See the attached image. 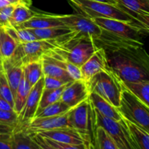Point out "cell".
Returning <instances> with one entry per match:
<instances>
[{
  "mask_svg": "<svg viewBox=\"0 0 149 149\" xmlns=\"http://www.w3.org/2000/svg\"><path fill=\"white\" fill-rule=\"evenodd\" d=\"M135 149H149V132L122 117Z\"/></svg>",
  "mask_w": 149,
  "mask_h": 149,
  "instance_id": "obj_20",
  "label": "cell"
},
{
  "mask_svg": "<svg viewBox=\"0 0 149 149\" xmlns=\"http://www.w3.org/2000/svg\"><path fill=\"white\" fill-rule=\"evenodd\" d=\"M42 63L44 76L61 79L64 81H68V82L74 81L70 77L68 73L63 68H61L59 65H58L56 63L54 62L53 60L49 55L45 54L42 57Z\"/></svg>",
  "mask_w": 149,
  "mask_h": 149,
  "instance_id": "obj_21",
  "label": "cell"
},
{
  "mask_svg": "<svg viewBox=\"0 0 149 149\" xmlns=\"http://www.w3.org/2000/svg\"><path fill=\"white\" fill-rule=\"evenodd\" d=\"M49 42L54 45L52 52L79 68L97 49L91 39L74 31Z\"/></svg>",
  "mask_w": 149,
  "mask_h": 149,
  "instance_id": "obj_3",
  "label": "cell"
},
{
  "mask_svg": "<svg viewBox=\"0 0 149 149\" xmlns=\"http://www.w3.org/2000/svg\"><path fill=\"white\" fill-rule=\"evenodd\" d=\"M0 70H3V58L0 52Z\"/></svg>",
  "mask_w": 149,
  "mask_h": 149,
  "instance_id": "obj_44",
  "label": "cell"
},
{
  "mask_svg": "<svg viewBox=\"0 0 149 149\" xmlns=\"http://www.w3.org/2000/svg\"><path fill=\"white\" fill-rule=\"evenodd\" d=\"M18 44L9 34L4 26H0V52L3 61L13 55Z\"/></svg>",
  "mask_w": 149,
  "mask_h": 149,
  "instance_id": "obj_25",
  "label": "cell"
},
{
  "mask_svg": "<svg viewBox=\"0 0 149 149\" xmlns=\"http://www.w3.org/2000/svg\"><path fill=\"white\" fill-rule=\"evenodd\" d=\"M90 90L87 82L82 79L68 83L63 91L61 100L70 109H73L84 100L88 99Z\"/></svg>",
  "mask_w": 149,
  "mask_h": 149,
  "instance_id": "obj_14",
  "label": "cell"
},
{
  "mask_svg": "<svg viewBox=\"0 0 149 149\" xmlns=\"http://www.w3.org/2000/svg\"><path fill=\"white\" fill-rule=\"evenodd\" d=\"M14 128L0 125V149H13L12 135Z\"/></svg>",
  "mask_w": 149,
  "mask_h": 149,
  "instance_id": "obj_34",
  "label": "cell"
},
{
  "mask_svg": "<svg viewBox=\"0 0 149 149\" xmlns=\"http://www.w3.org/2000/svg\"><path fill=\"white\" fill-rule=\"evenodd\" d=\"M64 26L78 35L89 38L97 49L103 48L106 52L116 50L129 46H143L138 43L123 39L96 24L91 18L81 14L58 15Z\"/></svg>",
  "mask_w": 149,
  "mask_h": 149,
  "instance_id": "obj_2",
  "label": "cell"
},
{
  "mask_svg": "<svg viewBox=\"0 0 149 149\" xmlns=\"http://www.w3.org/2000/svg\"><path fill=\"white\" fill-rule=\"evenodd\" d=\"M6 1L10 4L17 6V5H24L26 7H30L32 4L31 0H5Z\"/></svg>",
  "mask_w": 149,
  "mask_h": 149,
  "instance_id": "obj_40",
  "label": "cell"
},
{
  "mask_svg": "<svg viewBox=\"0 0 149 149\" xmlns=\"http://www.w3.org/2000/svg\"><path fill=\"white\" fill-rule=\"evenodd\" d=\"M117 109L122 117L149 132V106L124 87Z\"/></svg>",
  "mask_w": 149,
  "mask_h": 149,
  "instance_id": "obj_6",
  "label": "cell"
},
{
  "mask_svg": "<svg viewBox=\"0 0 149 149\" xmlns=\"http://www.w3.org/2000/svg\"><path fill=\"white\" fill-rule=\"evenodd\" d=\"M68 111L58 116L33 118L23 130L29 135H33L58 128L71 127L68 122Z\"/></svg>",
  "mask_w": 149,
  "mask_h": 149,
  "instance_id": "obj_12",
  "label": "cell"
},
{
  "mask_svg": "<svg viewBox=\"0 0 149 149\" xmlns=\"http://www.w3.org/2000/svg\"><path fill=\"white\" fill-rule=\"evenodd\" d=\"M43 89L44 76L31 88L26 103L18 114L17 123L14 130H23L34 118Z\"/></svg>",
  "mask_w": 149,
  "mask_h": 149,
  "instance_id": "obj_10",
  "label": "cell"
},
{
  "mask_svg": "<svg viewBox=\"0 0 149 149\" xmlns=\"http://www.w3.org/2000/svg\"><path fill=\"white\" fill-rule=\"evenodd\" d=\"M7 4H10L7 1H6L5 0H0V9L4 7V6L7 5Z\"/></svg>",
  "mask_w": 149,
  "mask_h": 149,
  "instance_id": "obj_43",
  "label": "cell"
},
{
  "mask_svg": "<svg viewBox=\"0 0 149 149\" xmlns=\"http://www.w3.org/2000/svg\"><path fill=\"white\" fill-rule=\"evenodd\" d=\"M37 134L43 138H47V139L52 140L56 142L74 144V145L86 143L89 144L93 147L91 141L88 138L71 127L58 128V129L52 130L44 131Z\"/></svg>",
  "mask_w": 149,
  "mask_h": 149,
  "instance_id": "obj_13",
  "label": "cell"
},
{
  "mask_svg": "<svg viewBox=\"0 0 149 149\" xmlns=\"http://www.w3.org/2000/svg\"><path fill=\"white\" fill-rule=\"evenodd\" d=\"M109 68L123 81H149V57L143 46L106 52Z\"/></svg>",
  "mask_w": 149,
  "mask_h": 149,
  "instance_id": "obj_1",
  "label": "cell"
},
{
  "mask_svg": "<svg viewBox=\"0 0 149 149\" xmlns=\"http://www.w3.org/2000/svg\"><path fill=\"white\" fill-rule=\"evenodd\" d=\"M107 68L109 65L106 50L103 48H98L80 67L81 79L87 83L95 74Z\"/></svg>",
  "mask_w": 149,
  "mask_h": 149,
  "instance_id": "obj_16",
  "label": "cell"
},
{
  "mask_svg": "<svg viewBox=\"0 0 149 149\" xmlns=\"http://www.w3.org/2000/svg\"><path fill=\"white\" fill-rule=\"evenodd\" d=\"M91 19L103 29L132 42L143 44V39L144 36L148 33V30L136 23L102 17Z\"/></svg>",
  "mask_w": 149,
  "mask_h": 149,
  "instance_id": "obj_8",
  "label": "cell"
},
{
  "mask_svg": "<svg viewBox=\"0 0 149 149\" xmlns=\"http://www.w3.org/2000/svg\"><path fill=\"white\" fill-rule=\"evenodd\" d=\"M71 109H70L67 105H65L63 102L60 100L41 110L36 111L34 118L48 117V116L62 115L69 111Z\"/></svg>",
  "mask_w": 149,
  "mask_h": 149,
  "instance_id": "obj_31",
  "label": "cell"
},
{
  "mask_svg": "<svg viewBox=\"0 0 149 149\" xmlns=\"http://www.w3.org/2000/svg\"><path fill=\"white\" fill-rule=\"evenodd\" d=\"M90 1H95V2L106 3V4H113V5H118L117 0H90Z\"/></svg>",
  "mask_w": 149,
  "mask_h": 149,
  "instance_id": "obj_42",
  "label": "cell"
},
{
  "mask_svg": "<svg viewBox=\"0 0 149 149\" xmlns=\"http://www.w3.org/2000/svg\"><path fill=\"white\" fill-rule=\"evenodd\" d=\"M0 110L14 111L13 107L3 97H0Z\"/></svg>",
  "mask_w": 149,
  "mask_h": 149,
  "instance_id": "obj_41",
  "label": "cell"
},
{
  "mask_svg": "<svg viewBox=\"0 0 149 149\" xmlns=\"http://www.w3.org/2000/svg\"><path fill=\"white\" fill-rule=\"evenodd\" d=\"M23 75L31 87L44 76L42 60L29 63L23 65Z\"/></svg>",
  "mask_w": 149,
  "mask_h": 149,
  "instance_id": "obj_27",
  "label": "cell"
},
{
  "mask_svg": "<svg viewBox=\"0 0 149 149\" xmlns=\"http://www.w3.org/2000/svg\"><path fill=\"white\" fill-rule=\"evenodd\" d=\"M31 88V87L29 84L27 80L26 79L23 72V76H22L20 82L17 87V90H16L14 97H13L14 98V107H13V109L17 114H19L20 111L23 109L28 95L29 94Z\"/></svg>",
  "mask_w": 149,
  "mask_h": 149,
  "instance_id": "obj_26",
  "label": "cell"
},
{
  "mask_svg": "<svg viewBox=\"0 0 149 149\" xmlns=\"http://www.w3.org/2000/svg\"><path fill=\"white\" fill-rule=\"evenodd\" d=\"M31 135L33 141L38 145L39 149H56L52 147V146L49 145V144H48L45 140V138L41 136V135H39V134H33V135Z\"/></svg>",
  "mask_w": 149,
  "mask_h": 149,
  "instance_id": "obj_39",
  "label": "cell"
},
{
  "mask_svg": "<svg viewBox=\"0 0 149 149\" xmlns=\"http://www.w3.org/2000/svg\"><path fill=\"white\" fill-rule=\"evenodd\" d=\"M122 85L141 102L149 106V81H123Z\"/></svg>",
  "mask_w": 149,
  "mask_h": 149,
  "instance_id": "obj_22",
  "label": "cell"
},
{
  "mask_svg": "<svg viewBox=\"0 0 149 149\" xmlns=\"http://www.w3.org/2000/svg\"><path fill=\"white\" fill-rule=\"evenodd\" d=\"M68 81H64L55 77L44 76V89H57L68 84Z\"/></svg>",
  "mask_w": 149,
  "mask_h": 149,
  "instance_id": "obj_38",
  "label": "cell"
},
{
  "mask_svg": "<svg viewBox=\"0 0 149 149\" xmlns=\"http://www.w3.org/2000/svg\"><path fill=\"white\" fill-rule=\"evenodd\" d=\"M90 122L93 129L96 127H103L114 141L118 148L135 149L122 118L120 121H115L105 117L91 106Z\"/></svg>",
  "mask_w": 149,
  "mask_h": 149,
  "instance_id": "obj_7",
  "label": "cell"
},
{
  "mask_svg": "<svg viewBox=\"0 0 149 149\" xmlns=\"http://www.w3.org/2000/svg\"><path fill=\"white\" fill-rule=\"evenodd\" d=\"M68 1L71 5L74 7V8L79 10L82 13L81 15L87 16L90 18L102 17V18L114 19V20L136 23L143 26L132 15L128 14L127 12L124 11L117 5L95 2L90 0H68Z\"/></svg>",
  "mask_w": 149,
  "mask_h": 149,
  "instance_id": "obj_5",
  "label": "cell"
},
{
  "mask_svg": "<svg viewBox=\"0 0 149 149\" xmlns=\"http://www.w3.org/2000/svg\"><path fill=\"white\" fill-rule=\"evenodd\" d=\"M68 84L57 89H43L37 110H41L52 103L61 100L63 91Z\"/></svg>",
  "mask_w": 149,
  "mask_h": 149,
  "instance_id": "obj_32",
  "label": "cell"
},
{
  "mask_svg": "<svg viewBox=\"0 0 149 149\" xmlns=\"http://www.w3.org/2000/svg\"><path fill=\"white\" fill-rule=\"evenodd\" d=\"M95 147L94 149H118L109 134L101 127H96L94 129Z\"/></svg>",
  "mask_w": 149,
  "mask_h": 149,
  "instance_id": "obj_30",
  "label": "cell"
},
{
  "mask_svg": "<svg viewBox=\"0 0 149 149\" xmlns=\"http://www.w3.org/2000/svg\"><path fill=\"white\" fill-rule=\"evenodd\" d=\"M23 65L21 63L15 62L10 58L3 61V70L11 89L13 97L23 76Z\"/></svg>",
  "mask_w": 149,
  "mask_h": 149,
  "instance_id": "obj_19",
  "label": "cell"
},
{
  "mask_svg": "<svg viewBox=\"0 0 149 149\" xmlns=\"http://www.w3.org/2000/svg\"><path fill=\"white\" fill-rule=\"evenodd\" d=\"M15 32L16 35H17V39L18 44L26 43V42L39 40L31 29H17V28H15Z\"/></svg>",
  "mask_w": 149,
  "mask_h": 149,
  "instance_id": "obj_36",
  "label": "cell"
},
{
  "mask_svg": "<svg viewBox=\"0 0 149 149\" xmlns=\"http://www.w3.org/2000/svg\"><path fill=\"white\" fill-rule=\"evenodd\" d=\"M58 26H65L59 19L58 15L36 12V15L29 20L13 27L17 29H38Z\"/></svg>",
  "mask_w": 149,
  "mask_h": 149,
  "instance_id": "obj_17",
  "label": "cell"
},
{
  "mask_svg": "<svg viewBox=\"0 0 149 149\" xmlns=\"http://www.w3.org/2000/svg\"><path fill=\"white\" fill-rule=\"evenodd\" d=\"M36 12L31 10L24 5H17L15 7L12 15L9 20V25L16 26L27 21L36 15Z\"/></svg>",
  "mask_w": 149,
  "mask_h": 149,
  "instance_id": "obj_29",
  "label": "cell"
},
{
  "mask_svg": "<svg viewBox=\"0 0 149 149\" xmlns=\"http://www.w3.org/2000/svg\"><path fill=\"white\" fill-rule=\"evenodd\" d=\"M87 84L90 93H97L113 106L119 107L123 86L120 78L110 68L97 73Z\"/></svg>",
  "mask_w": 149,
  "mask_h": 149,
  "instance_id": "obj_4",
  "label": "cell"
},
{
  "mask_svg": "<svg viewBox=\"0 0 149 149\" xmlns=\"http://www.w3.org/2000/svg\"><path fill=\"white\" fill-rule=\"evenodd\" d=\"M89 100L92 107L102 116L115 121H120L122 119V116L117 108L111 104L97 93H90Z\"/></svg>",
  "mask_w": 149,
  "mask_h": 149,
  "instance_id": "obj_18",
  "label": "cell"
},
{
  "mask_svg": "<svg viewBox=\"0 0 149 149\" xmlns=\"http://www.w3.org/2000/svg\"><path fill=\"white\" fill-rule=\"evenodd\" d=\"M91 115V105L89 97L68 111V119L70 127L76 130L90 140V122Z\"/></svg>",
  "mask_w": 149,
  "mask_h": 149,
  "instance_id": "obj_11",
  "label": "cell"
},
{
  "mask_svg": "<svg viewBox=\"0 0 149 149\" xmlns=\"http://www.w3.org/2000/svg\"><path fill=\"white\" fill-rule=\"evenodd\" d=\"M49 41L36 40L19 44L10 59L24 65L29 63L42 60V57L53 48Z\"/></svg>",
  "mask_w": 149,
  "mask_h": 149,
  "instance_id": "obj_9",
  "label": "cell"
},
{
  "mask_svg": "<svg viewBox=\"0 0 149 149\" xmlns=\"http://www.w3.org/2000/svg\"><path fill=\"white\" fill-rule=\"evenodd\" d=\"M46 55H49L53 60L54 62L56 63L61 68H63L74 81L81 79V73L79 67L68 62V61L63 59L59 55H56L51 50H49L47 53H46Z\"/></svg>",
  "mask_w": 149,
  "mask_h": 149,
  "instance_id": "obj_28",
  "label": "cell"
},
{
  "mask_svg": "<svg viewBox=\"0 0 149 149\" xmlns=\"http://www.w3.org/2000/svg\"><path fill=\"white\" fill-rule=\"evenodd\" d=\"M39 40H55L62 37L64 35L71 33L72 31L66 26L46 28V29H31Z\"/></svg>",
  "mask_w": 149,
  "mask_h": 149,
  "instance_id": "obj_24",
  "label": "cell"
},
{
  "mask_svg": "<svg viewBox=\"0 0 149 149\" xmlns=\"http://www.w3.org/2000/svg\"><path fill=\"white\" fill-rule=\"evenodd\" d=\"M18 114L15 111L0 110V125L15 128Z\"/></svg>",
  "mask_w": 149,
  "mask_h": 149,
  "instance_id": "obj_35",
  "label": "cell"
},
{
  "mask_svg": "<svg viewBox=\"0 0 149 149\" xmlns=\"http://www.w3.org/2000/svg\"><path fill=\"white\" fill-rule=\"evenodd\" d=\"M118 149H119V148H118Z\"/></svg>",
  "mask_w": 149,
  "mask_h": 149,
  "instance_id": "obj_46",
  "label": "cell"
},
{
  "mask_svg": "<svg viewBox=\"0 0 149 149\" xmlns=\"http://www.w3.org/2000/svg\"><path fill=\"white\" fill-rule=\"evenodd\" d=\"M0 97L5 99L13 107H14V99H13V93L9 86L4 70H0Z\"/></svg>",
  "mask_w": 149,
  "mask_h": 149,
  "instance_id": "obj_33",
  "label": "cell"
},
{
  "mask_svg": "<svg viewBox=\"0 0 149 149\" xmlns=\"http://www.w3.org/2000/svg\"><path fill=\"white\" fill-rule=\"evenodd\" d=\"M11 143L13 149H39L31 135L23 130L13 131Z\"/></svg>",
  "mask_w": 149,
  "mask_h": 149,
  "instance_id": "obj_23",
  "label": "cell"
},
{
  "mask_svg": "<svg viewBox=\"0 0 149 149\" xmlns=\"http://www.w3.org/2000/svg\"><path fill=\"white\" fill-rule=\"evenodd\" d=\"M118 7L149 30V0H117Z\"/></svg>",
  "mask_w": 149,
  "mask_h": 149,
  "instance_id": "obj_15",
  "label": "cell"
},
{
  "mask_svg": "<svg viewBox=\"0 0 149 149\" xmlns=\"http://www.w3.org/2000/svg\"><path fill=\"white\" fill-rule=\"evenodd\" d=\"M45 138L46 142L52 147L56 149H93V147L89 144H80V145H74V144L63 143L56 142V141H52V140Z\"/></svg>",
  "mask_w": 149,
  "mask_h": 149,
  "instance_id": "obj_37",
  "label": "cell"
},
{
  "mask_svg": "<svg viewBox=\"0 0 149 149\" xmlns=\"http://www.w3.org/2000/svg\"><path fill=\"white\" fill-rule=\"evenodd\" d=\"M0 26H1V20H0Z\"/></svg>",
  "mask_w": 149,
  "mask_h": 149,
  "instance_id": "obj_45",
  "label": "cell"
}]
</instances>
